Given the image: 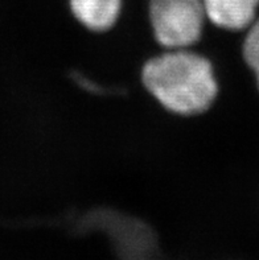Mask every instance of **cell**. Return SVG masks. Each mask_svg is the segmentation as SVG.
Listing matches in <instances>:
<instances>
[{
	"instance_id": "2",
	"label": "cell",
	"mask_w": 259,
	"mask_h": 260,
	"mask_svg": "<svg viewBox=\"0 0 259 260\" xmlns=\"http://www.w3.org/2000/svg\"><path fill=\"white\" fill-rule=\"evenodd\" d=\"M146 15L159 49L196 48L207 33L203 0H148Z\"/></svg>"
},
{
	"instance_id": "5",
	"label": "cell",
	"mask_w": 259,
	"mask_h": 260,
	"mask_svg": "<svg viewBox=\"0 0 259 260\" xmlns=\"http://www.w3.org/2000/svg\"><path fill=\"white\" fill-rule=\"evenodd\" d=\"M242 58L249 69L254 73L259 90V17L246 29L242 43Z\"/></svg>"
},
{
	"instance_id": "4",
	"label": "cell",
	"mask_w": 259,
	"mask_h": 260,
	"mask_svg": "<svg viewBox=\"0 0 259 260\" xmlns=\"http://www.w3.org/2000/svg\"><path fill=\"white\" fill-rule=\"evenodd\" d=\"M208 24L223 32L246 30L258 17L259 0H203Z\"/></svg>"
},
{
	"instance_id": "3",
	"label": "cell",
	"mask_w": 259,
	"mask_h": 260,
	"mask_svg": "<svg viewBox=\"0 0 259 260\" xmlns=\"http://www.w3.org/2000/svg\"><path fill=\"white\" fill-rule=\"evenodd\" d=\"M68 10L83 30L106 35L118 26L125 0H66Z\"/></svg>"
},
{
	"instance_id": "1",
	"label": "cell",
	"mask_w": 259,
	"mask_h": 260,
	"mask_svg": "<svg viewBox=\"0 0 259 260\" xmlns=\"http://www.w3.org/2000/svg\"><path fill=\"white\" fill-rule=\"evenodd\" d=\"M139 79L147 95L176 118H198L220 95L214 62L194 48L160 49L140 63Z\"/></svg>"
}]
</instances>
